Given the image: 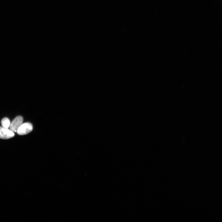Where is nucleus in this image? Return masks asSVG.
Listing matches in <instances>:
<instances>
[{
	"mask_svg": "<svg viewBox=\"0 0 222 222\" xmlns=\"http://www.w3.org/2000/svg\"><path fill=\"white\" fill-rule=\"evenodd\" d=\"M32 124L29 122L22 124L17 131V134L20 135H25L31 132L33 130Z\"/></svg>",
	"mask_w": 222,
	"mask_h": 222,
	"instance_id": "1",
	"label": "nucleus"
},
{
	"mask_svg": "<svg viewBox=\"0 0 222 222\" xmlns=\"http://www.w3.org/2000/svg\"><path fill=\"white\" fill-rule=\"evenodd\" d=\"M23 121V118L21 116L16 117L10 124V130L13 132H17L18 128L22 124Z\"/></svg>",
	"mask_w": 222,
	"mask_h": 222,
	"instance_id": "2",
	"label": "nucleus"
},
{
	"mask_svg": "<svg viewBox=\"0 0 222 222\" xmlns=\"http://www.w3.org/2000/svg\"><path fill=\"white\" fill-rule=\"evenodd\" d=\"M14 134L13 132L8 128L0 126V138L8 139L14 137Z\"/></svg>",
	"mask_w": 222,
	"mask_h": 222,
	"instance_id": "3",
	"label": "nucleus"
},
{
	"mask_svg": "<svg viewBox=\"0 0 222 222\" xmlns=\"http://www.w3.org/2000/svg\"><path fill=\"white\" fill-rule=\"evenodd\" d=\"M1 123L2 127L6 128H8L10 124L9 119L6 117L3 118L1 120Z\"/></svg>",
	"mask_w": 222,
	"mask_h": 222,
	"instance_id": "4",
	"label": "nucleus"
}]
</instances>
